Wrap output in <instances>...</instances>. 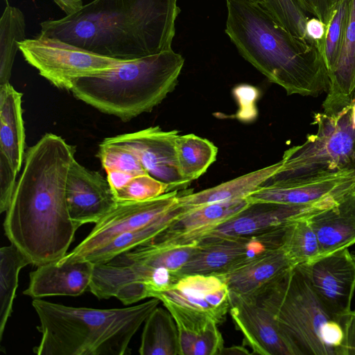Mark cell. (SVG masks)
Instances as JSON below:
<instances>
[{"instance_id":"8","label":"cell","mask_w":355,"mask_h":355,"mask_svg":"<svg viewBox=\"0 0 355 355\" xmlns=\"http://www.w3.org/2000/svg\"><path fill=\"white\" fill-rule=\"evenodd\" d=\"M19 51L42 77L67 90L78 78L107 71L123 61L40 33L20 42Z\"/></svg>"},{"instance_id":"39","label":"cell","mask_w":355,"mask_h":355,"mask_svg":"<svg viewBox=\"0 0 355 355\" xmlns=\"http://www.w3.org/2000/svg\"><path fill=\"white\" fill-rule=\"evenodd\" d=\"M250 352L243 346H232L230 347H224L221 354H247Z\"/></svg>"},{"instance_id":"29","label":"cell","mask_w":355,"mask_h":355,"mask_svg":"<svg viewBox=\"0 0 355 355\" xmlns=\"http://www.w3.org/2000/svg\"><path fill=\"white\" fill-rule=\"evenodd\" d=\"M98 156L114 192L133 177L147 173L136 155L112 137L100 144Z\"/></svg>"},{"instance_id":"34","label":"cell","mask_w":355,"mask_h":355,"mask_svg":"<svg viewBox=\"0 0 355 355\" xmlns=\"http://www.w3.org/2000/svg\"><path fill=\"white\" fill-rule=\"evenodd\" d=\"M168 187L148 173L131 178L124 186L114 191L118 201H141L152 199L168 192Z\"/></svg>"},{"instance_id":"30","label":"cell","mask_w":355,"mask_h":355,"mask_svg":"<svg viewBox=\"0 0 355 355\" xmlns=\"http://www.w3.org/2000/svg\"><path fill=\"white\" fill-rule=\"evenodd\" d=\"M31 264L28 258L14 244L0 249V339L12 311L20 270Z\"/></svg>"},{"instance_id":"11","label":"cell","mask_w":355,"mask_h":355,"mask_svg":"<svg viewBox=\"0 0 355 355\" xmlns=\"http://www.w3.org/2000/svg\"><path fill=\"white\" fill-rule=\"evenodd\" d=\"M297 266L322 304L338 320L351 310L355 262L348 248Z\"/></svg>"},{"instance_id":"4","label":"cell","mask_w":355,"mask_h":355,"mask_svg":"<svg viewBox=\"0 0 355 355\" xmlns=\"http://www.w3.org/2000/svg\"><path fill=\"white\" fill-rule=\"evenodd\" d=\"M161 301L153 297L124 308L75 307L38 299L32 302L42 337L38 355H124L133 336Z\"/></svg>"},{"instance_id":"3","label":"cell","mask_w":355,"mask_h":355,"mask_svg":"<svg viewBox=\"0 0 355 355\" xmlns=\"http://www.w3.org/2000/svg\"><path fill=\"white\" fill-rule=\"evenodd\" d=\"M225 32L240 54L288 95L318 96L330 86L318 48L293 35L262 5L226 0Z\"/></svg>"},{"instance_id":"17","label":"cell","mask_w":355,"mask_h":355,"mask_svg":"<svg viewBox=\"0 0 355 355\" xmlns=\"http://www.w3.org/2000/svg\"><path fill=\"white\" fill-rule=\"evenodd\" d=\"M250 202L246 198L214 202L185 210L153 240L166 243L198 241L206 232L232 218Z\"/></svg>"},{"instance_id":"1","label":"cell","mask_w":355,"mask_h":355,"mask_svg":"<svg viewBox=\"0 0 355 355\" xmlns=\"http://www.w3.org/2000/svg\"><path fill=\"white\" fill-rule=\"evenodd\" d=\"M74 152L61 137L47 133L25 153L3 228L10 243L33 265L64 257L80 227L70 218L66 198Z\"/></svg>"},{"instance_id":"23","label":"cell","mask_w":355,"mask_h":355,"mask_svg":"<svg viewBox=\"0 0 355 355\" xmlns=\"http://www.w3.org/2000/svg\"><path fill=\"white\" fill-rule=\"evenodd\" d=\"M21 97L10 83L0 85V153L17 173L25 155Z\"/></svg>"},{"instance_id":"38","label":"cell","mask_w":355,"mask_h":355,"mask_svg":"<svg viewBox=\"0 0 355 355\" xmlns=\"http://www.w3.org/2000/svg\"><path fill=\"white\" fill-rule=\"evenodd\" d=\"M306 33L309 39L315 44L321 52L326 33L324 24L319 19L311 17L306 23Z\"/></svg>"},{"instance_id":"43","label":"cell","mask_w":355,"mask_h":355,"mask_svg":"<svg viewBox=\"0 0 355 355\" xmlns=\"http://www.w3.org/2000/svg\"><path fill=\"white\" fill-rule=\"evenodd\" d=\"M55 2H59L61 0H53Z\"/></svg>"},{"instance_id":"15","label":"cell","mask_w":355,"mask_h":355,"mask_svg":"<svg viewBox=\"0 0 355 355\" xmlns=\"http://www.w3.org/2000/svg\"><path fill=\"white\" fill-rule=\"evenodd\" d=\"M66 198L70 218L79 227L96 223L118 202L107 179L75 159L67 175Z\"/></svg>"},{"instance_id":"31","label":"cell","mask_w":355,"mask_h":355,"mask_svg":"<svg viewBox=\"0 0 355 355\" xmlns=\"http://www.w3.org/2000/svg\"><path fill=\"white\" fill-rule=\"evenodd\" d=\"M22 11L8 5L0 19V85L9 83L19 42L26 39Z\"/></svg>"},{"instance_id":"36","label":"cell","mask_w":355,"mask_h":355,"mask_svg":"<svg viewBox=\"0 0 355 355\" xmlns=\"http://www.w3.org/2000/svg\"><path fill=\"white\" fill-rule=\"evenodd\" d=\"M342 327L343 340L337 348L336 355H355V310H350L339 318Z\"/></svg>"},{"instance_id":"16","label":"cell","mask_w":355,"mask_h":355,"mask_svg":"<svg viewBox=\"0 0 355 355\" xmlns=\"http://www.w3.org/2000/svg\"><path fill=\"white\" fill-rule=\"evenodd\" d=\"M154 298L205 313L218 324L230 310V289L223 275L191 274L182 276Z\"/></svg>"},{"instance_id":"27","label":"cell","mask_w":355,"mask_h":355,"mask_svg":"<svg viewBox=\"0 0 355 355\" xmlns=\"http://www.w3.org/2000/svg\"><path fill=\"white\" fill-rule=\"evenodd\" d=\"M141 355H180L179 334L168 309L157 306L148 316L141 338Z\"/></svg>"},{"instance_id":"21","label":"cell","mask_w":355,"mask_h":355,"mask_svg":"<svg viewBox=\"0 0 355 355\" xmlns=\"http://www.w3.org/2000/svg\"><path fill=\"white\" fill-rule=\"evenodd\" d=\"M329 76L330 86L323 112L336 115L355 101V0H351L342 48Z\"/></svg>"},{"instance_id":"18","label":"cell","mask_w":355,"mask_h":355,"mask_svg":"<svg viewBox=\"0 0 355 355\" xmlns=\"http://www.w3.org/2000/svg\"><path fill=\"white\" fill-rule=\"evenodd\" d=\"M94 264L88 261L58 264L49 262L30 273L24 294L33 299L49 296H78L89 291Z\"/></svg>"},{"instance_id":"7","label":"cell","mask_w":355,"mask_h":355,"mask_svg":"<svg viewBox=\"0 0 355 355\" xmlns=\"http://www.w3.org/2000/svg\"><path fill=\"white\" fill-rule=\"evenodd\" d=\"M352 105L336 115L315 113L317 132L287 149L279 169L260 187H278L355 173V125Z\"/></svg>"},{"instance_id":"9","label":"cell","mask_w":355,"mask_h":355,"mask_svg":"<svg viewBox=\"0 0 355 355\" xmlns=\"http://www.w3.org/2000/svg\"><path fill=\"white\" fill-rule=\"evenodd\" d=\"M180 193L175 190L146 200L118 201L109 213L95 223L89 234L57 263L82 261L89 253L112 238L158 220L177 205Z\"/></svg>"},{"instance_id":"37","label":"cell","mask_w":355,"mask_h":355,"mask_svg":"<svg viewBox=\"0 0 355 355\" xmlns=\"http://www.w3.org/2000/svg\"><path fill=\"white\" fill-rule=\"evenodd\" d=\"M343 0H298L310 15L319 19L327 26Z\"/></svg>"},{"instance_id":"32","label":"cell","mask_w":355,"mask_h":355,"mask_svg":"<svg viewBox=\"0 0 355 355\" xmlns=\"http://www.w3.org/2000/svg\"><path fill=\"white\" fill-rule=\"evenodd\" d=\"M309 217L298 218L288 224L282 237V246L295 265L320 256L318 240Z\"/></svg>"},{"instance_id":"6","label":"cell","mask_w":355,"mask_h":355,"mask_svg":"<svg viewBox=\"0 0 355 355\" xmlns=\"http://www.w3.org/2000/svg\"><path fill=\"white\" fill-rule=\"evenodd\" d=\"M253 298L272 313L302 355H336L343 340L342 327L297 265Z\"/></svg>"},{"instance_id":"22","label":"cell","mask_w":355,"mask_h":355,"mask_svg":"<svg viewBox=\"0 0 355 355\" xmlns=\"http://www.w3.org/2000/svg\"><path fill=\"white\" fill-rule=\"evenodd\" d=\"M318 240L320 255L355 244V191L309 217Z\"/></svg>"},{"instance_id":"14","label":"cell","mask_w":355,"mask_h":355,"mask_svg":"<svg viewBox=\"0 0 355 355\" xmlns=\"http://www.w3.org/2000/svg\"><path fill=\"white\" fill-rule=\"evenodd\" d=\"M178 131L150 127L137 132L112 137L131 150L148 175L166 184L169 191L185 189L189 184L180 174L175 154Z\"/></svg>"},{"instance_id":"5","label":"cell","mask_w":355,"mask_h":355,"mask_svg":"<svg viewBox=\"0 0 355 355\" xmlns=\"http://www.w3.org/2000/svg\"><path fill=\"white\" fill-rule=\"evenodd\" d=\"M184 63L172 49L123 60L107 71L78 78L74 96L123 121L150 112L175 87Z\"/></svg>"},{"instance_id":"20","label":"cell","mask_w":355,"mask_h":355,"mask_svg":"<svg viewBox=\"0 0 355 355\" xmlns=\"http://www.w3.org/2000/svg\"><path fill=\"white\" fill-rule=\"evenodd\" d=\"M175 320L180 355H220L224 340L218 323L209 315L168 301L162 302Z\"/></svg>"},{"instance_id":"28","label":"cell","mask_w":355,"mask_h":355,"mask_svg":"<svg viewBox=\"0 0 355 355\" xmlns=\"http://www.w3.org/2000/svg\"><path fill=\"white\" fill-rule=\"evenodd\" d=\"M175 148L180 174L189 184L207 171L218 153L211 141L194 134L178 135Z\"/></svg>"},{"instance_id":"2","label":"cell","mask_w":355,"mask_h":355,"mask_svg":"<svg viewBox=\"0 0 355 355\" xmlns=\"http://www.w3.org/2000/svg\"><path fill=\"white\" fill-rule=\"evenodd\" d=\"M177 0H93L40 24V34L109 58L128 60L171 49Z\"/></svg>"},{"instance_id":"35","label":"cell","mask_w":355,"mask_h":355,"mask_svg":"<svg viewBox=\"0 0 355 355\" xmlns=\"http://www.w3.org/2000/svg\"><path fill=\"white\" fill-rule=\"evenodd\" d=\"M17 173L6 157L0 153V211H6L10 204L17 181Z\"/></svg>"},{"instance_id":"24","label":"cell","mask_w":355,"mask_h":355,"mask_svg":"<svg viewBox=\"0 0 355 355\" xmlns=\"http://www.w3.org/2000/svg\"><path fill=\"white\" fill-rule=\"evenodd\" d=\"M198 248V241L175 244L152 240L116 257L110 261L148 269H164L182 277L180 271Z\"/></svg>"},{"instance_id":"10","label":"cell","mask_w":355,"mask_h":355,"mask_svg":"<svg viewBox=\"0 0 355 355\" xmlns=\"http://www.w3.org/2000/svg\"><path fill=\"white\" fill-rule=\"evenodd\" d=\"M286 226L258 236L201 239L180 275H225L266 250L281 246Z\"/></svg>"},{"instance_id":"33","label":"cell","mask_w":355,"mask_h":355,"mask_svg":"<svg viewBox=\"0 0 355 355\" xmlns=\"http://www.w3.org/2000/svg\"><path fill=\"white\" fill-rule=\"evenodd\" d=\"M351 0H343L326 27L321 53L329 72L338 58L348 21Z\"/></svg>"},{"instance_id":"40","label":"cell","mask_w":355,"mask_h":355,"mask_svg":"<svg viewBox=\"0 0 355 355\" xmlns=\"http://www.w3.org/2000/svg\"><path fill=\"white\" fill-rule=\"evenodd\" d=\"M352 121L353 123L355 125V101L352 104Z\"/></svg>"},{"instance_id":"13","label":"cell","mask_w":355,"mask_h":355,"mask_svg":"<svg viewBox=\"0 0 355 355\" xmlns=\"http://www.w3.org/2000/svg\"><path fill=\"white\" fill-rule=\"evenodd\" d=\"M230 313L253 354L302 355L280 329L272 313L254 298L230 292Z\"/></svg>"},{"instance_id":"41","label":"cell","mask_w":355,"mask_h":355,"mask_svg":"<svg viewBox=\"0 0 355 355\" xmlns=\"http://www.w3.org/2000/svg\"><path fill=\"white\" fill-rule=\"evenodd\" d=\"M250 1H252L253 2L257 3H259L262 6H263L266 0H250Z\"/></svg>"},{"instance_id":"42","label":"cell","mask_w":355,"mask_h":355,"mask_svg":"<svg viewBox=\"0 0 355 355\" xmlns=\"http://www.w3.org/2000/svg\"><path fill=\"white\" fill-rule=\"evenodd\" d=\"M351 254H352V257H353V259H354V262H355V252H351Z\"/></svg>"},{"instance_id":"25","label":"cell","mask_w":355,"mask_h":355,"mask_svg":"<svg viewBox=\"0 0 355 355\" xmlns=\"http://www.w3.org/2000/svg\"><path fill=\"white\" fill-rule=\"evenodd\" d=\"M281 162L196 193H180L178 204L184 211L202 205L246 198L280 167Z\"/></svg>"},{"instance_id":"26","label":"cell","mask_w":355,"mask_h":355,"mask_svg":"<svg viewBox=\"0 0 355 355\" xmlns=\"http://www.w3.org/2000/svg\"><path fill=\"white\" fill-rule=\"evenodd\" d=\"M182 211V208L177 204L172 210L152 223L112 238L89 253L82 261L91 262L94 265L105 263L125 252L146 243L166 230Z\"/></svg>"},{"instance_id":"12","label":"cell","mask_w":355,"mask_h":355,"mask_svg":"<svg viewBox=\"0 0 355 355\" xmlns=\"http://www.w3.org/2000/svg\"><path fill=\"white\" fill-rule=\"evenodd\" d=\"M339 200L328 199L309 205H286L254 202L224 223L205 233V238L261 235L284 227L291 222L329 207Z\"/></svg>"},{"instance_id":"19","label":"cell","mask_w":355,"mask_h":355,"mask_svg":"<svg viewBox=\"0 0 355 355\" xmlns=\"http://www.w3.org/2000/svg\"><path fill=\"white\" fill-rule=\"evenodd\" d=\"M295 266L281 245L266 250L223 276L230 293L253 297Z\"/></svg>"}]
</instances>
